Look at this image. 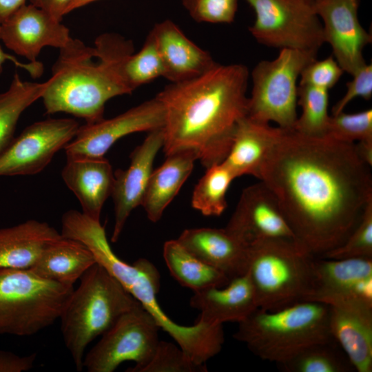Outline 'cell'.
Wrapping results in <instances>:
<instances>
[{
    "mask_svg": "<svg viewBox=\"0 0 372 372\" xmlns=\"http://www.w3.org/2000/svg\"><path fill=\"white\" fill-rule=\"evenodd\" d=\"M371 168L355 143L282 129L259 180L277 198L297 242L321 257L346 240L372 200Z\"/></svg>",
    "mask_w": 372,
    "mask_h": 372,
    "instance_id": "obj_1",
    "label": "cell"
},
{
    "mask_svg": "<svg viewBox=\"0 0 372 372\" xmlns=\"http://www.w3.org/2000/svg\"><path fill=\"white\" fill-rule=\"evenodd\" d=\"M249 72L243 64L218 63L204 74L171 83L156 96L163 104V149L188 151L207 168L222 163L240 121L247 115Z\"/></svg>",
    "mask_w": 372,
    "mask_h": 372,
    "instance_id": "obj_2",
    "label": "cell"
},
{
    "mask_svg": "<svg viewBox=\"0 0 372 372\" xmlns=\"http://www.w3.org/2000/svg\"><path fill=\"white\" fill-rule=\"evenodd\" d=\"M132 42L114 33L99 36L94 46L73 39L59 50L52 74L41 99L46 114L64 112L86 123L103 118L111 99L133 92L124 75Z\"/></svg>",
    "mask_w": 372,
    "mask_h": 372,
    "instance_id": "obj_3",
    "label": "cell"
},
{
    "mask_svg": "<svg viewBox=\"0 0 372 372\" xmlns=\"http://www.w3.org/2000/svg\"><path fill=\"white\" fill-rule=\"evenodd\" d=\"M81 242L92 253L96 262L111 273L195 362H205L221 350L225 338L223 325L197 321L192 326L180 325L168 317L160 307L156 295L160 288V274L147 259L139 258L130 265L112 251L104 227L86 230Z\"/></svg>",
    "mask_w": 372,
    "mask_h": 372,
    "instance_id": "obj_4",
    "label": "cell"
},
{
    "mask_svg": "<svg viewBox=\"0 0 372 372\" xmlns=\"http://www.w3.org/2000/svg\"><path fill=\"white\" fill-rule=\"evenodd\" d=\"M328 318L329 306L317 301L258 308L238 323L234 338L260 359L280 365L311 344L333 340Z\"/></svg>",
    "mask_w": 372,
    "mask_h": 372,
    "instance_id": "obj_5",
    "label": "cell"
},
{
    "mask_svg": "<svg viewBox=\"0 0 372 372\" xmlns=\"http://www.w3.org/2000/svg\"><path fill=\"white\" fill-rule=\"evenodd\" d=\"M59 319L64 344L78 371L85 349L125 312L141 304L103 266L95 262L81 277Z\"/></svg>",
    "mask_w": 372,
    "mask_h": 372,
    "instance_id": "obj_6",
    "label": "cell"
},
{
    "mask_svg": "<svg viewBox=\"0 0 372 372\" xmlns=\"http://www.w3.org/2000/svg\"><path fill=\"white\" fill-rule=\"evenodd\" d=\"M315 256L295 240H265L248 247L247 273L258 308L274 310L310 297Z\"/></svg>",
    "mask_w": 372,
    "mask_h": 372,
    "instance_id": "obj_7",
    "label": "cell"
},
{
    "mask_svg": "<svg viewBox=\"0 0 372 372\" xmlns=\"http://www.w3.org/2000/svg\"><path fill=\"white\" fill-rule=\"evenodd\" d=\"M73 290L30 269L0 267V334L30 336L53 324Z\"/></svg>",
    "mask_w": 372,
    "mask_h": 372,
    "instance_id": "obj_8",
    "label": "cell"
},
{
    "mask_svg": "<svg viewBox=\"0 0 372 372\" xmlns=\"http://www.w3.org/2000/svg\"><path fill=\"white\" fill-rule=\"evenodd\" d=\"M316 57L317 53L312 52L281 49L273 60L257 63L251 73L252 88L247 116L293 130L298 118V79Z\"/></svg>",
    "mask_w": 372,
    "mask_h": 372,
    "instance_id": "obj_9",
    "label": "cell"
},
{
    "mask_svg": "<svg viewBox=\"0 0 372 372\" xmlns=\"http://www.w3.org/2000/svg\"><path fill=\"white\" fill-rule=\"evenodd\" d=\"M256 14L249 28L269 48L318 53L324 43L321 21L308 0H246Z\"/></svg>",
    "mask_w": 372,
    "mask_h": 372,
    "instance_id": "obj_10",
    "label": "cell"
},
{
    "mask_svg": "<svg viewBox=\"0 0 372 372\" xmlns=\"http://www.w3.org/2000/svg\"><path fill=\"white\" fill-rule=\"evenodd\" d=\"M159 327L139 304L123 313L85 355L83 368L88 372H113L123 362L135 365L136 372L152 358L158 340Z\"/></svg>",
    "mask_w": 372,
    "mask_h": 372,
    "instance_id": "obj_11",
    "label": "cell"
},
{
    "mask_svg": "<svg viewBox=\"0 0 372 372\" xmlns=\"http://www.w3.org/2000/svg\"><path fill=\"white\" fill-rule=\"evenodd\" d=\"M79 123L69 118H48L26 127L0 154V176L37 174L74 137Z\"/></svg>",
    "mask_w": 372,
    "mask_h": 372,
    "instance_id": "obj_12",
    "label": "cell"
},
{
    "mask_svg": "<svg viewBox=\"0 0 372 372\" xmlns=\"http://www.w3.org/2000/svg\"><path fill=\"white\" fill-rule=\"evenodd\" d=\"M165 111L155 96L112 118L79 125L65 146L67 158H101L120 138L130 134L162 128Z\"/></svg>",
    "mask_w": 372,
    "mask_h": 372,
    "instance_id": "obj_13",
    "label": "cell"
},
{
    "mask_svg": "<svg viewBox=\"0 0 372 372\" xmlns=\"http://www.w3.org/2000/svg\"><path fill=\"white\" fill-rule=\"evenodd\" d=\"M246 246L261 240H295L277 198L262 181L245 188L225 227Z\"/></svg>",
    "mask_w": 372,
    "mask_h": 372,
    "instance_id": "obj_14",
    "label": "cell"
},
{
    "mask_svg": "<svg viewBox=\"0 0 372 372\" xmlns=\"http://www.w3.org/2000/svg\"><path fill=\"white\" fill-rule=\"evenodd\" d=\"M313 3L322 25L324 43L331 45L344 72L353 76L366 64L363 50L372 41L371 34L359 21L360 0H316Z\"/></svg>",
    "mask_w": 372,
    "mask_h": 372,
    "instance_id": "obj_15",
    "label": "cell"
},
{
    "mask_svg": "<svg viewBox=\"0 0 372 372\" xmlns=\"http://www.w3.org/2000/svg\"><path fill=\"white\" fill-rule=\"evenodd\" d=\"M314 285L307 300L327 305L355 301L372 305V258L315 257Z\"/></svg>",
    "mask_w": 372,
    "mask_h": 372,
    "instance_id": "obj_16",
    "label": "cell"
},
{
    "mask_svg": "<svg viewBox=\"0 0 372 372\" xmlns=\"http://www.w3.org/2000/svg\"><path fill=\"white\" fill-rule=\"evenodd\" d=\"M0 24L6 48L32 63L38 61L45 47L60 50L72 39L60 21L31 3L21 6Z\"/></svg>",
    "mask_w": 372,
    "mask_h": 372,
    "instance_id": "obj_17",
    "label": "cell"
},
{
    "mask_svg": "<svg viewBox=\"0 0 372 372\" xmlns=\"http://www.w3.org/2000/svg\"><path fill=\"white\" fill-rule=\"evenodd\" d=\"M163 129L148 132L143 143L131 152L126 169L114 172L111 195L114 203V225L111 241L116 242L132 211L141 205L146 187L153 171V163L163 147Z\"/></svg>",
    "mask_w": 372,
    "mask_h": 372,
    "instance_id": "obj_18",
    "label": "cell"
},
{
    "mask_svg": "<svg viewBox=\"0 0 372 372\" xmlns=\"http://www.w3.org/2000/svg\"><path fill=\"white\" fill-rule=\"evenodd\" d=\"M329 306V329L358 372L372 371V305L344 301Z\"/></svg>",
    "mask_w": 372,
    "mask_h": 372,
    "instance_id": "obj_19",
    "label": "cell"
},
{
    "mask_svg": "<svg viewBox=\"0 0 372 372\" xmlns=\"http://www.w3.org/2000/svg\"><path fill=\"white\" fill-rule=\"evenodd\" d=\"M149 33L162 60L163 77L171 83L192 80L218 64L209 52L194 43L169 19L156 23Z\"/></svg>",
    "mask_w": 372,
    "mask_h": 372,
    "instance_id": "obj_20",
    "label": "cell"
},
{
    "mask_svg": "<svg viewBox=\"0 0 372 372\" xmlns=\"http://www.w3.org/2000/svg\"><path fill=\"white\" fill-rule=\"evenodd\" d=\"M196 258L223 272L229 280L247 273L248 247L225 228H191L176 239Z\"/></svg>",
    "mask_w": 372,
    "mask_h": 372,
    "instance_id": "obj_21",
    "label": "cell"
},
{
    "mask_svg": "<svg viewBox=\"0 0 372 372\" xmlns=\"http://www.w3.org/2000/svg\"><path fill=\"white\" fill-rule=\"evenodd\" d=\"M190 305L200 311L198 321L212 325L239 323L258 308L247 272L231 279L225 286L194 292Z\"/></svg>",
    "mask_w": 372,
    "mask_h": 372,
    "instance_id": "obj_22",
    "label": "cell"
},
{
    "mask_svg": "<svg viewBox=\"0 0 372 372\" xmlns=\"http://www.w3.org/2000/svg\"><path fill=\"white\" fill-rule=\"evenodd\" d=\"M61 176L79 200L82 212L100 220L103 207L114 186V172L109 161L105 157L67 158Z\"/></svg>",
    "mask_w": 372,
    "mask_h": 372,
    "instance_id": "obj_23",
    "label": "cell"
},
{
    "mask_svg": "<svg viewBox=\"0 0 372 372\" xmlns=\"http://www.w3.org/2000/svg\"><path fill=\"white\" fill-rule=\"evenodd\" d=\"M282 129L246 116L238 124L229 151L222 162L236 178L249 175L258 179L268 154Z\"/></svg>",
    "mask_w": 372,
    "mask_h": 372,
    "instance_id": "obj_24",
    "label": "cell"
},
{
    "mask_svg": "<svg viewBox=\"0 0 372 372\" xmlns=\"http://www.w3.org/2000/svg\"><path fill=\"white\" fill-rule=\"evenodd\" d=\"M61 236L48 223L36 220L0 228V267L30 269L45 246Z\"/></svg>",
    "mask_w": 372,
    "mask_h": 372,
    "instance_id": "obj_25",
    "label": "cell"
},
{
    "mask_svg": "<svg viewBox=\"0 0 372 372\" xmlns=\"http://www.w3.org/2000/svg\"><path fill=\"white\" fill-rule=\"evenodd\" d=\"M95 262L92 253L84 244L61 235L45 246L29 269L43 278L74 286Z\"/></svg>",
    "mask_w": 372,
    "mask_h": 372,
    "instance_id": "obj_26",
    "label": "cell"
},
{
    "mask_svg": "<svg viewBox=\"0 0 372 372\" xmlns=\"http://www.w3.org/2000/svg\"><path fill=\"white\" fill-rule=\"evenodd\" d=\"M196 160L191 152H178L167 156L165 161L152 171L141 205L149 220L156 223L161 219L190 176Z\"/></svg>",
    "mask_w": 372,
    "mask_h": 372,
    "instance_id": "obj_27",
    "label": "cell"
},
{
    "mask_svg": "<svg viewBox=\"0 0 372 372\" xmlns=\"http://www.w3.org/2000/svg\"><path fill=\"white\" fill-rule=\"evenodd\" d=\"M163 258L174 279L194 292L210 287H221L230 280L223 272L192 254L176 239L165 242Z\"/></svg>",
    "mask_w": 372,
    "mask_h": 372,
    "instance_id": "obj_28",
    "label": "cell"
},
{
    "mask_svg": "<svg viewBox=\"0 0 372 372\" xmlns=\"http://www.w3.org/2000/svg\"><path fill=\"white\" fill-rule=\"evenodd\" d=\"M47 84V81L43 83L24 81L15 72L8 88L0 93V154L14 138L20 116L41 98Z\"/></svg>",
    "mask_w": 372,
    "mask_h": 372,
    "instance_id": "obj_29",
    "label": "cell"
},
{
    "mask_svg": "<svg viewBox=\"0 0 372 372\" xmlns=\"http://www.w3.org/2000/svg\"><path fill=\"white\" fill-rule=\"evenodd\" d=\"M206 169L194 187L192 205L204 216H219L227 207V189L235 177L223 163Z\"/></svg>",
    "mask_w": 372,
    "mask_h": 372,
    "instance_id": "obj_30",
    "label": "cell"
},
{
    "mask_svg": "<svg viewBox=\"0 0 372 372\" xmlns=\"http://www.w3.org/2000/svg\"><path fill=\"white\" fill-rule=\"evenodd\" d=\"M331 340L317 342L302 349L280 364L287 372H349L355 370L343 351Z\"/></svg>",
    "mask_w": 372,
    "mask_h": 372,
    "instance_id": "obj_31",
    "label": "cell"
},
{
    "mask_svg": "<svg viewBox=\"0 0 372 372\" xmlns=\"http://www.w3.org/2000/svg\"><path fill=\"white\" fill-rule=\"evenodd\" d=\"M298 105L301 114L293 130L311 136H324L330 118L329 91L309 85H298Z\"/></svg>",
    "mask_w": 372,
    "mask_h": 372,
    "instance_id": "obj_32",
    "label": "cell"
},
{
    "mask_svg": "<svg viewBox=\"0 0 372 372\" xmlns=\"http://www.w3.org/2000/svg\"><path fill=\"white\" fill-rule=\"evenodd\" d=\"M162 60L152 35L149 33L141 49L132 53L124 65L125 80L134 91L138 87L163 76Z\"/></svg>",
    "mask_w": 372,
    "mask_h": 372,
    "instance_id": "obj_33",
    "label": "cell"
},
{
    "mask_svg": "<svg viewBox=\"0 0 372 372\" xmlns=\"http://www.w3.org/2000/svg\"><path fill=\"white\" fill-rule=\"evenodd\" d=\"M324 136L349 143L372 141V110L330 116Z\"/></svg>",
    "mask_w": 372,
    "mask_h": 372,
    "instance_id": "obj_34",
    "label": "cell"
},
{
    "mask_svg": "<svg viewBox=\"0 0 372 372\" xmlns=\"http://www.w3.org/2000/svg\"><path fill=\"white\" fill-rule=\"evenodd\" d=\"M205 364L195 362L178 345L158 342L149 361L136 372H207Z\"/></svg>",
    "mask_w": 372,
    "mask_h": 372,
    "instance_id": "obj_35",
    "label": "cell"
},
{
    "mask_svg": "<svg viewBox=\"0 0 372 372\" xmlns=\"http://www.w3.org/2000/svg\"><path fill=\"white\" fill-rule=\"evenodd\" d=\"M321 257L333 259L372 258V200L367 204L359 223L346 240Z\"/></svg>",
    "mask_w": 372,
    "mask_h": 372,
    "instance_id": "obj_36",
    "label": "cell"
},
{
    "mask_svg": "<svg viewBox=\"0 0 372 372\" xmlns=\"http://www.w3.org/2000/svg\"><path fill=\"white\" fill-rule=\"evenodd\" d=\"M190 17L196 21L231 23L237 10L238 0H182Z\"/></svg>",
    "mask_w": 372,
    "mask_h": 372,
    "instance_id": "obj_37",
    "label": "cell"
},
{
    "mask_svg": "<svg viewBox=\"0 0 372 372\" xmlns=\"http://www.w3.org/2000/svg\"><path fill=\"white\" fill-rule=\"evenodd\" d=\"M343 73L344 70L333 56L320 61L316 59L302 70L299 85L329 91L338 83Z\"/></svg>",
    "mask_w": 372,
    "mask_h": 372,
    "instance_id": "obj_38",
    "label": "cell"
},
{
    "mask_svg": "<svg viewBox=\"0 0 372 372\" xmlns=\"http://www.w3.org/2000/svg\"><path fill=\"white\" fill-rule=\"evenodd\" d=\"M344 96L333 106L332 115L344 111L345 107L356 97L369 100L372 96V64H365L347 83Z\"/></svg>",
    "mask_w": 372,
    "mask_h": 372,
    "instance_id": "obj_39",
    "label": "cell"
},
{
    "mask_svg": "<svg viewBox=\"0 0 372 372\" xmlns=\"http://www.w3.org/2000/svg\"><path fill=\"white\" fill-rule=\"evenodd\" d=\"M37 359V353L19 356L14 353L0 350V372H21L30 370Z\"/></svg>",
    "mask_w": 372,
    "mask_h": 372,
    "instance_id": "obj_40",
    "label": "cell"
},
{
    "mask_svg": "<svg viewBox=\"0 0 372 372\" xmlns=\"http://www.w3.org/2000/svg\"><path fill=\"white\" fill-rule=\"evenodd\" d=\"M0 40H1V24H0ZM11 61L17 67H19L30 74V75L37 79L40 77L43 72V65L40 61L32 63H23L19 61L14 56L6 53L0 45V75L3 70V65L7 61Z\"/></svg>",
    "mask_w": 372,
    "mask_h": 372,
    "instance_id": "obj_41",
    "label": "cell"
},
{
    "mask_svg": "<svg viewBox=\"0 0 372 372\" xmlns=\"http://www.w3.org/2000/svg\"><path fill=\"white\" fill-rule=\"evenodd\" d=\"M72 0H30V3L39 8L61 21Z\"/></svg>",
    "mask_w": 372,
    "mask_h": 372,
    "instance_id": "obj_42",
    "label": "cell"
},
{
    "mask_svg": "<svg viewBox=\"0 0 372 372\" xmlns=\"http://www.w3.org/2000/svg\"><path fill=\"white\" fill-rule=\"evenodd\" d=\"M26 0H0V23L4 21L19 8L25 3Z\"/></svg>",
    "mask_w": 372,
    "mask_h": 372,
    "instance_id": "obj_43",
    "label": "cell"
},
{
    "mask_svg": "<svg viewBox=\"0 0 372 372\" xmlns=\"http://www.w3.org/2000/svg\"><path fill=\"white\" fill-rule=\"evenodd\" d=\"M358 156L367 165L372 166V141H362L355 143Z\"/></svg>",
    "mask_w": 372,
    "mask_h": 372,
    "instance_id": "obj_44",
    "label": "cell"
},
{
    "mask_svg": "<svg viewBox=\"0 0 372 372\" xmlns=\"http://www.w3.org/2000/svg\"><path fill=\"white\" fill-rule=\"evenodd\" d=\"M95 1L97 0H72L67 8L66 14Z\"/></svg>",
    "mask_w": 372,
    "mask_h": 372,
    "instance_id": "obj_45",
    "label": "cell"
},
{
    "mask_svg": "<svg viewBox=\"0 0 372 372\" xmlns=\"http://www.w3.org/2000/svg\"><path fill=\"white\" fill-rule=\"evenodd\" d=\"M308 1H311V2H314L316 0H308Z\"/></svg>",
    "mask_w": 372,
    "mask_h": 372,
    "instance_id": "obj_46",
    "label": "cell"
}]
</instances>
